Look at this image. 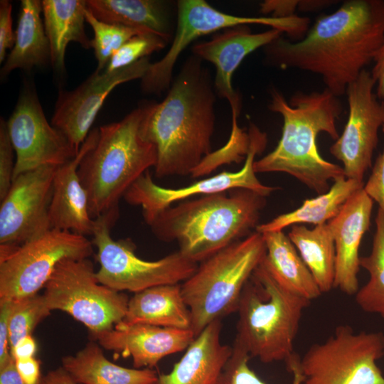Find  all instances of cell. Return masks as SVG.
<instances>
[{"instance_id":"6da1fadb","label":"cell","mask_w":384,"mask_h":384,"mask_svg":"<svg viewBox=\"0 0 384 384\" xmlns=\"http://www.w3.org/2000/svg\"><path fill=\"white\" fill-rule=\"evenodd\" d=\"M383 43L384 0H348L317 18L301 40L280 36L265 48L272 65L317 74L340 97Z\"/></svg>"},{"instance_id":"7a4b0ae2","label":"cell","mask_w":384,"mask_h":384,"mask_svg":"<svg viewBox=\"0 0 384 384\" xmlns=\"http://www.w3.org/2000/svg\"><path fill=\"white\" fill-rule=\"evenodd\" d=\"M214 103L208 72L193 55L164 100L147 104L142 132L156 149V177L191 175L211 153Z\"/></svg>"},{"instance_id":"3957f363","label":"cell","mask_w":384,"mask_h":384,"mask_svg":"<svg viewBox=\"0 0 384 384\" xmlns=\"http://www.w3.org/2000/svg\"><path fill=\"white\" fill-rule=\"evenodd\" d=\"M270 95L269 109L283 119L282 136L273 151L255 161V173H286L319 195L326 193L329 181L345 176L343 167L324 159L316 144L320 132L335 141L339 137L336 124L343 106L338 97L326 88L297 92L289 102L276 89Z\"/></svg>"},{"instance_id":"277c9868","label":"cell","mask_w":384,"mask_h":384,"mask_svg":"<svg viewBox=\"0 0 384 384\" xmlns=\"http://www.w3.org/2000/svg\"><path fill=\"white\" fill-rule=\"evenodd\" d=\"M266 198L245 188L201 196L171 206L149 226L157 239L176 242L178 251L198 264L255 232Z\"/></svg>"},{"instance_id":"5b68a950","label":"cell","mask_w":384,"mask_h":384,"mask_svg":"<svg viewBox=\"0 0 384 384\" xmlns=\"http://www.w3.org/2000/svg\"><path fill=\"white\" fill-rule=\"evenodd\" d=\"M146 105L100 127L97 143L80 163L78 172L92 219L119 208L129 187L156 164V147L142 132Z\"/></svg>"},{"instance_id":"8992f818","label":"cell","mask_w":384,"mask_h":384,"mask_svg":"<svg viewBox=\"0 0 384 384\" xmlns=\"http://www.w3.org/2000/svg\"><path fill=\"white\" fill-rule=\"evenodd\" d=\"M310 303L280 286L262 260L242 292L235 340L262 363L286 362L294 353L302 314Z\"/></svg>"},{"instance_id":"52a82bcc","label":"cell","mask_w":384,"mask_h":384,"mask_svg":"<svg viewBox=\"0 0 384 384\" xmlns=\"http://www.w3.org/2000/svg\"><path fill=\"white\" fill-rule=\"evenodd\" d=\"M265 255L263 236L255 231L198 263L181 284L195 336L215 320L237 311L243 288Z\"/></svg>"},{"instance_id":"ba28073f","label":"cell","mask_w":384,"mask_h":384,"mask_svg":"<svg viewBox=\"0 0 384 384\" xmlns=\"http://www.w3.org/2000/svg\"><path fill=\"white\" fill-rule=\"evenodd\" d=\"M118 217L116 208L94 219L91 241L97 250L100 269L96 276L100 284L117 292L137 293L155 286L181 284L196 271L198 264L178 251L149 261L136 255L130 239L113 240L111 228Z\"/></svg>"},{"instance_id":"9c48e42d","label":"cell","mask_w":384,"mask_h":384,"mask_svg":"<svg viewBox=\"0 0 384 384\" xmlns=\"http://www.w3.org/2000/svg\"><path fill=\"white\" fill-rule=\"evenodd\" d=\"M43 288L50 310L70 315L87 327L93 339L121 323L127 314L129 298L100 284L88 258L60 261Z\"/></svg>"},{"instance_id":"30bf717a","label":"cell","mask_w":384,"mask_h":384,"mask_svg":"<svg viewBox=\"0 0 384 384\" xmlns=\"http://www.w3.org/2000/svg\"><path fill=\"white\" fill-rule=\"evenodd\" d=\"M383 356L382 333H356L350 326L340 325L300 358L304 384H384L377 365Z\"/></svg>"},{"instance_id":"8fae6325","label":"cell","mask_w":384,"mask_h":384,"mask_svg":"<svg viewBox=\"0 0 384 384\" xmlns=\"http://www.w3.org/2000/svg\"><path fill=\"white\" fill-rule=\"evenodd\" d=\"M250 24L268 26L299 41L309 29L310 20L297 15L282 18L239 16L220 11L203 0L178 1L177 28L174 41L166 55L151 63L142 78V90L146 93L159 94L168 88L178 57L196 38L223 28Z\"/></svg>"},{"instance_id":"7c38bea8","label":"cell","mask_w":384,"mask_h":384,"mask_svg":"<svg viewBox=\"0 0 384 384\" xmlns=\"http://www.w3.org/2000/svg\"><path fill=\"white\" fill-rule=\"evenodd\" d=\"M92 254V242L86 236L48 230L21 245L0 262V301H14L38 294L60 261L85 259Z\"/></svg>"},{"instance_id":"4fadbf2b","label":"cell","mask_w":384,"mask_h":384,"mask_svg":"<svg viewBox=\"0 0 384 384\" xmlns=\"http://www.w3.org/2000/svg\"><path fill=\"white\" fill-rule=\"evenodd\" d=\"M250 145L244 165L235 172L223 171L180 188H166L157 185L149 171H146L127 191L123 198L128 204L141 206L144 221L149 225L161 211L181 201L237 188L254 191L265 197L278 189L262 184L254 170L255 156L266 147L267 138L255 124L250 123Z\"/></svg>"},{"instance_id":"5bb4252c","label":"cell","mask_w":384,"mask_h":384,"mask_svg":"<svg viewBox=\"0 0 384 384\" xmlns=\"http://www.w3.org/2000/svg\"><path fill=\"white\" fill-rule=\"evenodd\" d=\"M375 82L370 72L364 69L346 88L348 117L343 131L329 148L330 153L342 162L346 178L363 182L372 166L378 130L384 124V101L378 98Z\"/></svg>"},{"instance_id":"9a60e30c","label":"cell","mask_w":384,"mask_h":384,"mask_svg":"<svg viewBox=\"0 0 384 384\" xmlns=\"http://www.w3.org/2000/svg\"><path fill=\"white\" fill-rule=\"evenodd\" d=\"M15 154L13 178L45 166H59L78 153L66 137L49 123L35 91L26 87L6 122Z\"/></svg>"},{"instance_id":"2e32d148","label":"cell","mask_w":384,"mask_h":384,"mask_svg":"<svg viewBox=\"0 0 384 384\" xmlns=\"http://www.w3.org/2000/svg\"><path fill=\"white\" fill-rule=\"evenodd\" d=\"M56 166H45L13 178L0 205V244L16 246L51 230L49 208Z\"/></svg>"},{"instance_id":"e0dca14e","label":"cell","mask_w":384,"mask_h":384,"mask_svg":"<svg viewBox=\"0 0 384 384\" xmlns=\"http://www.w3.org/2000/svg\"><path fill=\"white\" fill-rule=\"evenodd\" d=\"M151 63L144 58L114 71H95L77 88L60 91L51 124L59 129L78 153L103 103L119 85L142 78Z\"/></svg>"},{"instance_id":"ac0fdd59","label":"cell","mask_w":384,"mask_h":384,"mask_svg":"<svg viewBox=\"0 0 384 384\" xmlns=\"http://www.w3.org/2000/svg\"><path fill=\"white\" fill-rule=\"evenodd\" d=\"M282 32L271 28L253 33L247 25L227 28L207 41L193 46V55L213 63L216 70L214 87L218 93L228 100L232 111V127H238V120L241 108L240 99L234 90L232 78L244 58L261 47H265Z\"/></svg>"},{"instance_id":"d6986e66","label":"cell","mask_w":384,"mask_h":384,"mask_svg":"<svg viewBox=\"0 0 384 384\" xmlns=\"http://www.w3.org/2000/svg\"><path fill=\"white\" fill-rule=\"evenodd\" d=\"M195 338L191 329L121 322L93 340L107 350L131 357L134 368H150L164 357L186 350Z\"/></svg>"},{"instance_id":"ffe728a7","label":"cell","mask_w":384,"mask_h":384,"mask_svg":"<svg viewBox=\"0 0 384 384\" xmlns=\"http://www.w3.org/2000/svg\"><path fill=\"white\" fill-rule=\"evenodd\" d=\"M373 201L363 188L357 191L341 207L338 215L327 223L333 235L335 251L334 287L348 295L359 289V248L370 227Z\"/></svg>"},{"instance_id":"44dd1931","label":"cell","mask_w":384,"mask_h":384,"mask_svg":"<svg viewBox=\"0 0 384 384\" xmlns=\"http://www.w3.org/2000/svg\"><path fill=\"white\" fill-rule=\"evenodd\" d=\"M98 135V128L90 130L77 156L56 167L49 208L51 229L84 236L92 235L94 219L90 215L87 196L78 170L85 154L97 143Z\"/></svg>"},{"instance_id":"7402d4cb","label":"cell","mask_w":384,"mask_h":384,"mask_svg":"<svg viewBox=\"0 0 384 384\" xmlns=\"http://www.w3.org/2000/svg\"><path fill=\"white\" fill-rule=\"evenodd\" d=\"M220 319L208 324L186 349L169 373L158 375L155 384H217L233 347L220 341Z\"/></svg>"},{"instance_id":"603a6c76","label":"cell","mask_w":384,"mask_h":384,"mask_svg":"<svg viewBox=\"0 0 384 384\" xmlns=\"http://www.w3.org/2000/svg\"><path fill=\"white\" fill-rule=\"evenodd\" d=\"M122 322L191 329V312L184 301L181 284L159 285L134 293L129 299Z\"/></svg>"},{"instance_id":"cb8c5ba5","label":"cell","mask_w":384,"mask_h":384,"mask_svg":"<svg viewBox=\"0 0 384 384\" xmlns=\"http://www.w3.org/2000/svg\"><path fill=\"white\" fill-rule=\"evenodd\" d=\"M86 1L43 0L42 14L50 47V61L55 70L65 69V55L70 42L91 48L85 31Z\"/></svg>"},{"instance_id":"d4e9b609","label":"cell","mask_w":384,"mask_h":384,"mask_svg":"<svg viewBox=\"0 0 384 384\" xmlns=\"http://www.w3.org/2000/svg\"><path fill=\"white\" fill-rule=\"evenodd\" d=\"M61 363L80 384H155L158 378L150 368H125L110 361L95 340L75 355L63 356Z\"/></svg>"},{"instance_id":"484cf974","label":"cell","mask_w":384,"mask_h":384,"mask_svg":"<svg viewBox=\"0 0 384 384\" xmlns=\"http://www.w3.org/2000/svg\"><path fill=\"white\" fill-rule=\"evenodd\" d=\"M262 235L266 246L263 263L276 282L309 301L320 297V289L289 237L282 231Z\"/></svg>"},{"instance_id":"4316f807","label":"cell","mask_w":384,"mask_h":384,"mask_svg":"<svg viewBox=\"0 0 384 384\" xmlns=\"http://www.w3.org/2000/svg\"><path fill=\"white\" fill-rule=\"evenodd\" d=\"M41 14L42 1H21L14 45L1 69V77L15 69L30 70L50 60L49 42Z\"/></svg>"},{"instance_id":"83f0119b","label":"cell","mask_w":384,"mask_h":384,"mask_svg":"<svg viewBox=\"0 0 384 384\" xmlns=\"http://www.w3.org/2000/svg\"><path fill=\"white\" fill-rule=\"evenodd\" d=\"M364 183L341 177L334 181L328 191L305 200L296 210L277 215L267 223L259 224L255 231L259 233L282 231L297 224L310 223L315 226L327 223L339 213L343 205Z\"/></svg>"},{"instance_id":"f1b7e54d","label":"cell","mask_w":384,"mask_h":384,"mask_svg":"<svg viewBox=\"0 0 384 384\" xmlns=\"http://www.w3.org/2000/svg\"><path fill=\"white\" fill-rule=\"evenodd\" d=\"M86 6L100 21L140 28L167 39L169 18L164 4L155 0H88Z\"/></svg>"},{"instance_id":"f546056e","label":"cell","mask_w":384,"mask_h":384,"mask_svg":"<svg viewBox=\"0 0 384 384\" xmlns=\"http://www.w3.org/2000/svg\"><path fill=\"white\" fill-rule=\"evenodd\" d=\"M288 237L314 277L321 293L334 288L336 251L327 223L309 229L302 224L291 226Z\"/></svg>"},{"instance_id":"4dcf8cb0","label":"cell","mask_w":384,"mask_h":384,"mask_svg":"<svg viewBox=\"0 0 384 384\" xmlns=\"http://www.w3.org/2000/svg\"><path fill=\"white\" fill-rule=\"evenodd\" d=\"M360 265L368 272L369 279L356 293V302L365 312L384 319V210L379 208L371 252L360 257Z\"/></svg>"},{"instance_id":"1f68e13d","label":"cell","mask_w":384,"mask_h":384,"mask_svg":"<svg viewBox=\"0 0 384 384\" xmlns=\"http://www.w3.org/2000/svg\"><path fill=\"white\" fill-rule=\"evenodd\" d=\"M85 21L90 25L94 32V38L91 40V48H93L97 60V67L95 71L98 72L105 69L114 53L129 39L139 34L153 33L140 28L100 21L92 14L87 6Z\"/></svg>"},{"instance_id":"d6a6232c","label":"cell","mask_w":384,"mask_h":384,"mask_svg":"<svg viewBox=\"0 0 384 384\" xmlns=\"http://www.w3.org/2000/svg\"><path fill=\"white\" fill-rule=\"evenodd\" d=\"M232 347V354L217 384H266L250 367L251 357L246 349L236 340ZM299 361V356L294 353L286 361L287 369L292 375V384H304Z\"/></svg>"},{"instance_id":"836d02e7","label":"cell","mask_w":384,"mask_h":384,"mask_svg":"<svg viewBox=\"0 0 384 384\" xmlns=\"http://www.w3.org/2000/svg\"><path fill=\"white\" fill-rule=\"evenodd\" d=\"M9 302V330L11 349L21 338L31 335L38 324L49 316L51 311L43 294H36Z\"/></svg>"},{"instance_id":"e575fe53","label":"cell","mask_w":384,"mask_h":384,"mask_svg":"<svg viewBox=\"0 0 384 384\" xmlns=\"http://www.w3.org/2000/svg\"><path fill=\"white\" fill-rule=\"evenodd\" d=\"M167 41V38L154 33L137 35L114 53L105 70L114 71L132 65L164 48Z\"/></svg>"},{"instance_id":"d590c367","label":"cell","mask_w":384,"mask_h":384,"mask_svg":"<svg viewBox=\"0 0 384 384\" xmlns=\"http://www.w3.org/2000/svg\"><path fill=\"white\" fill-rule=\"evenodd\" d=\"M14 149L11 142L6 122L0 121V201L9 192L13 181L15 168Z\"/></svg>"},{"instance_id":"8d00e7d4","label":"cell","mask_w":384,"mask_h":384,"mask_svg":"<svg viewBox=\"0 0 384 384\" xmlns=\"http://www.w3.org/2000/svg\"><path fill=\"white\" fill-rule=\"evenodd\" d=\"M384 134V124L382 127ZM366 193L384 210V146L378 156L372 168L371 174L363 186Z\"/></svg>"},{"instance_id":"74e56055","label":"cell","mask_w":384,"mask_h":384,"mask_svg":"<svg viewBox=\"0 0 384 384\" xmlns=\"http://www.w3.org/2000/svg\"><path fill=\"white\" fill-rule=\"evenodd\" d=\"M12 5L8 0L0 1V63L6 58L8 49L11 50L15 41L12 28Z\"/></svg>"},{"instance_id":"f35d334b","label":"cell","mask_w":384,"mask_h":384,"mask_svg":"<svg viewBox=\"0 0 384 384\" xmlns=\"http://www.w3.org/2000/svg\"><path fill=\"white\" fill-rule=\"evenodd\" d=\"M299 0H266L260 4V11L265 15L273 18H288L296 14Z\"/></svg>"},{"instance_id":"ab89813d","label":"cell","mask_w":384,"mask_h":384,"mask_svg":"<svg viewBox=\"0 0 384 384\" xmlns=\"http://www.w3.org/2000/svg\"><path fill=\"white\" fill-rule=\"evenodd\" d=\"M9 312L10 302L0 301V366L11 357L9 330Z\"/></svg>"},{"instance_id":"60d3db41","label":"cell","mask_w":384,"mask_h":384,"mask_svg":"<svg viewBox=\"0 0 384 384\" xmlns=\"http://www.w3.org/2000/svg\"><path fill=\"white\" fill-rule=\"evenodd\" d=\"M16 368L25 384H40V362L33 357L15 359Z\"/></svg>"},{"instance_id":"b9f144b4","label":"cell","mask_w":384,"mask_h":384,"mask_svg":"<svg viewBox=\"0 0 384 384\" xmlns=\"http://www.w3.org/2000/svg\"><path fill=\"white\" fill-rule=\"evenodd\" d=\"M373 61L374 65L370 71L375 85V94L380 100H384V43L375 52Z\"/></svg>"},{"instance_id":"7bdbcfd3","label":"cell","mask_w":384,"mask_h":384,"mask_svg":"<svg viewBox=\"0 0 384 384\" xmlns=\"http://www.w3.org/2000/svg\"><path fill=\"white\" fill-rule=\"evenodd\" d=\"M37 345L32 335L21 338L11 349V355L14 359L33 357Z\"/></svg>"},{"instance_id":"ee69618b","label":"cell","mask_w":384,"mask_h":384,"mask_svg":"<svg viewBox=\"0 0 384 384\" xmlns=\"http://www.w3.org/2000/svg\"><path fill=\"white\" fill-rule=\"evenodd\" d=\"M0 384H25L18 372L15 359L12 356L0 366Z\"/></svg>"},{"instance_id":"f6af8a7d","label":"cell","mask_w":384,"mask_h":384,"mask_svg":"<svg viewBox=\"0 0 384 384\" xmlns=\"http://www.w3.org/2000/svg\"><path fill=\"white\" fill-rule=\"evenodd\" d=\"M40 384H80L61 366L42 376Z\"/></svg>"},{"instance_id":"bcb514c9","label":"cell","mask_w":384,"mask_h":384,"mask_svg":"<svg viewBox=\"0 0 384 384\" xmlns=\"http://www.w3.org/2000/svg\"><path fill=\"white\" fill-rule=\"evenodd\" d=\"M334 2L329 0H299L298 9L302 11H312L328 6Z\"/></svg>"}]
</instances>
